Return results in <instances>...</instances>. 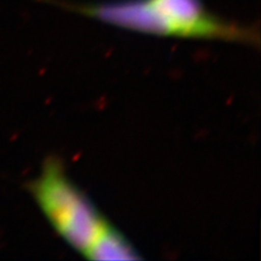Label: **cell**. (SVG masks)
Wrapping results in <instances>:
<instances>
[{
    "label": "cell",
    "instance_id": "obj_3",
    "mask_svg": "<svg viewBox=\"0 0 261 261\" xmlns=\"http://www.w3.org/2000/svg\"><path fill=\"white\" fill-rule=\"evenodd\" d=\"M89 260H138L142 259L137 250L130 245L117 227L109 221L98 234L91 247L84 255Z\"/></svg>",
    "mask_w": 261,
    "mask_h": 261
},
{
    "label": "cell",
    "instance_id": "obj_1",
    "mask_svg": "<svg viewBox=\"0 0 261 261\" xmlns=\"http://www.w3.org/2000/svg\"><path fill=\"white\" fill-rule=\"evenodd\" d=\"M65 10L110 25L145 34L216 39L258 47L259 29L225 20L207 9L202 0H112L76 4L45 0Z\"/></svg>",
    "mask_w": 261,
    "mask_h": 261
},
{
    "label": "cell",
    "instance_id": "obj_2",
    "mask_svg": "<svg viewBox=\"0 0 261 261\" xmlns=\"http://www.w3.org/2000/svg\"><path fill=\"white\" fill-rule=\"evenodd\" d=\"M27 189L57 234L84 256L108 220L71 181L62 161L47 158Z\"/></svg>",
    "mask_w": 261,
    "mask_h": 261
}]
</instances>
